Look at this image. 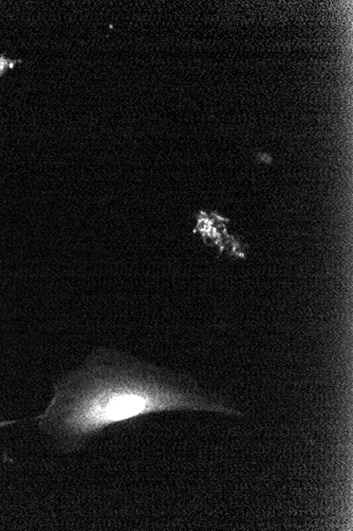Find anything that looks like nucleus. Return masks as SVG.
Returning <instances> with one entry per match:
<instances>
[{"label": "nucleus", "mask_w": 353, "mask_h": 531, "mask_svg": "<svg viewBox=\"0 0 353 531\" xmlns=\"http://www.w3.org/2000/svg\"><path fill=\"white\" fill-rule=\"evenodd\" d=\"M171 412L245 416L236 403L187 379L99 357L57 382L34 420L57 452L74 454L107 427Z\"/></svg>", "instance_id": "obj_1"}, {"label": "nucleus", "mask_w": 353, "mask_h": 531, "mask_svg": "<svg viewBox=\"0 0 353 531\" xmlns=\"http://www.w3.org/2000/svg\"><path fill=\"white\" fill-rule=\"evenodd\" d=\"M20 63H22V60H12L0 55V76H3L8 70L14 69Z\"/></svg>", "instance_id": "obj_2"}, {"label": "nucleus", "mask_w": 353, "mask_h": 531, "mask_svg": "<svg viewBox=\"0 0 353 531\" xmlns=\"http://www.w3.org/2000/svg\"><path fill=\"white\" fill-rule=\"evenodd\" d=\"M20 422L18 420H0V429L3 427H11V425H16Z\"/></svg>", "instance_id": "obj_3"}]
</instances>
